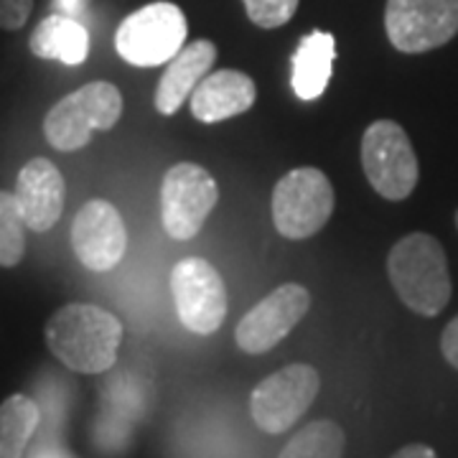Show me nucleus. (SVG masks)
<instances>
[{
  "label": "nucleus",
  "mask_w": 458,
  "mask_h": 458,
  "mask_svg": "<svg viewBox=\"0 0 458 458\" xmlns=\"http://www.w3.org/2000/svg\"><path fill=\"white\" fill-rule=\"evenodd\" d=\"M51 354L82 375H102L117 361L123 324L110 311L92 303H69L47 324Z\"/></svg>",
  "instance_id": "1"
},
{
  "label": "nucleus",
  "mask_w": 458,
  "mask_h": 458,
  "mask_svg": "<svg viewBox=\"0 0 458 458\" xmlns=\"http://www.w3.org/2000/svg\"><path fill=\"white\" fill-rule=\"evenodd\" d=\"M387 276L410 311L428 318L438 316L454 293L445 250L426 232H412L390 250Z\"/></svg>",
  "instance_id": "2"
},
{
  "label": "nucleus",
  "mask_w": 458,
  "mask_h": 458,
  "mask_svg": "<svg viewBox=\"0 0 458 458\" xmlns=\"http://www.w3.org/2000/svg\"><path fill=\"white\" fill-rule=\"evenodd\" d=\"M123 114V95L110 82H89L59 99L44 120V135L56 150H80L92 132L110 131Z\"/></svg>",
  "instance_id": "3"
},
{
  "label": "nucleus",
  "mask_w": 458,
  "mask_h": 458,
  "mask_svg": "<svg viewBox=\"0 0 458 458\" xmlns=\"http://www.w3.org/2000/svg\"><path fill=\"white\" fill-rule=\"evenodd\" d=\"M361 168L377 194L390 201L408 199L420 179V165L408 132L394 120H377L364 131Z\"/></svg>",
  "instance_id": "4"
},
{
  "label": "nucleus",
  "mask_w": 458,
  "mask_h": 458,
  "mask_svg": "<svg viewBox=\"0 0 458 458\" xmlns=\"http://www.w3.org/2000/svg\"><path fill=\"white\" fill-rule=\"evenodd\" d=\"M189 23L179 5L150 3L120 23L114 49L132 66L168 64L186 47Z\"/></svg>",
  "instance_id": "5"
},
{
  "label": "nucleus",
  "mask_w": 458,
  "mask_h": 458,
  "mask_svg": "<svg viewBox=\"0 0 458 458\" xmlns=\"http://www.w3.org/2000/svg\"><path fill=\"white\" fill-rule=\"evenodd\" d=\"M334 214V186L321 168L301 165L285 174L273 191V222L288 240H309Z\"/></svg>",
  "instance_id": "6"
},
{
  "label": "nucleus",
  "mask_w": 458,
  "mask_h": 458,
  "mask_svg": "<svg viewBox=\"0 0 458 458\" xmlns=\"http://www.w3.org/2000/svg\"><path fill=\"white\" fill-rule=\"evenodd\" d=\"M321 390V377L311 364H288L265 377L250 394V412L255 426L278 436L298 423Z\"/></svg>",
  "instance_id": "7"
},
{
  "label": "nucleus",
  "mask_w": 458,
  "mask_h": 458,
  "mask_svg": "<svg viewBox=\"0 0 458 458\" xmlns=\"http://www.w3.org/2000/svg\"><path fill=\"white\" fill-rule=\"evenodd\" d=\"M385 31L403 54L441 49L458 33V0H387Z\"/></svg>",
  "instance_id": "8"
},
{
  "label": "nucleus",
  "mask_w": 458,
  "mask_h": 458,
  "mask_svg": "<svg viewBox=\"0 0 458 458\" xmlns=\"http://www.w3.org/2000/svg\"><path fill=\"white\" fill-rule=\"evenodd\" d=\"M171 293L181 324L191 334L209 336L225 324L227 288L212 262L201 258L181 260L171 273Z\"/></svg>",
  "instance_id": "9"
},
{
  "label": "nucleus",
  "mask_w": 458,
  "mask_h": 458,
  "mask_svg": "<svg viewBox=\"0 0 458 458\" xmlns=\"http://www.w3.org/2000/svg\"><path fill=\"white\" fill-rule=\"evenodd\" d=\"M219 201L214 176L199 164H176L168 168L161 186L164 229L174 240H191L204 227Z\"/></svg>",
  "instance_id": "10"
},
{
  "label": "nucleus",
  "mask_w": 458,
  "mask_h": 458,
  "mask_svg": "<svg viewBox=\"0 0 458 458\" xmlns=\"http://www.w3.org/2000/svg\"><path fill=\"white\" fill-rule=\"evenodd\" d=\"M311 309V295L298 283H285L245 313L234 328L237 346L247 354H265L278 346Z\"/></svg>",
  "instance_id": "11"
},
{
  "label": "nucleus",
  "mask_w": 458,
  "mask_h": 458,
  "mask_svg": "<svg viewBox=\"0 0 458 458\" xmlns=\"http://www.w3.org/2000/svg\"><path fill=\"white\" fill-rule=\"evenodd\" d=\"M72 247L87 270L105 273L125 258L128 232L120 212L105 199H92L72 222Z\"/></svg>",
  "instance_id": "12"
},
{
  "label": "nucleus",
  "mask_w": 458,
  "mask_h": 458,
  "mask_svg": "<svg viewBox=\"0 0 458 458\" xmlns=\"http://www.w3.org/2000/svg\"><path fill=\"white\" fill-rule=\"evenodd\" d=\"M13 194L33 232H49L64 212V179L49 158H33L23 165Z\"/></svg>",
  "instance_id": "13"
},
{
  "label": "nucleus",
  "mask_w": 458,
  "mask_h": 458,
  "mask_svg": "<svg viewBox=\"0 0 458 458\" xmlns=\"http://www.w3.org/2000/svg\"><path fill=\"white\" fill-rule=\"evenodd\" d=\"M258 98L252 77L237 69H219L207 74L191 95V113L199 123H219L247 113Z\"/></svg>",
  "instance_id": "14"
},
{
  "label": "nucleus",
  "mask_w": 458,
  "mask_h": 458,
  "mask_svg": "<svg viewBox=\"0 0 458 458\" xmlns=\"http://www.w3.org/2000/svg\"><path fill=\"white\" fill-rule=\"evenodd\" d=\"M216 62V47L207 38L186 44L183 49L168 62L164 77L156 89V110L161 114L179 113L186 98L194 95L199 82L209 74Z\"/></svg>",
  "instance_id": "15"
},
{
  "label": "nucleus",
  "mask_w": 458,
  "mask_h": 458,
  "mask_svg": "<svg viewBox=\"0 0 458 458\" xmlns=\"http://www.w3.org/2000/svg\"><path fill=\"white\" fill-rule=\"evenodd\" d=\"M336 59V41L327 31H313L301 38L293 54V92L298 99H318L327 92Z\"/></svg>",
  "instance_id": "16"
},
{
  "label": "nucleus",
  "mask_w": 458,
  "mask_h": 458,
  "mask_svg": "<svg viewBox=\"0 0 458 458\" xmlns=\"http://www.w3.org/2000/svg\"><path fill=\"white\" fill-rule=\"evenodd\" d=\"M29 47L38 59L77 66L89 56V33L74 16L54 13L33 29Z\"/></svg>",
  "instance_id": "17"
},
{
  "label": "nucleus",
  "mask_w": 458,
  "mask_h": 458,
  "mask_svg": "<svg viewBox=\"0 0 458 458\" xmlns=\"http://www.w3.org/2000/svg\"><path fill=\"white\" fill-rule=\"evenodd\" d=\"M41 410L26 394H11L0 405V458H23L38 428Z\"/></svg>",
  "instance_id": "18"
},
{
  "label": "nucleus",
  "mask_w": 458,
  "mask_h": 458,
  "mask_svg": "<svg viewBox=\"0 0 458 458\" xmlns=\"http://www.w3.org/2000/svg\"><path fill=\"white\" fill-rule=\"evenodd\" d=\"M346 436L334 420H313L295 433L278 458H344Z\"/></svg>",
  "instance_id": "19"
},
{
  "label": "nucleus",
  "mask_w": 458,
  "mask_h": 458,
  "mask_svg": "<svg viewBox=\"0 0 458 458\" xmlns=\"http://www.w3.org/2000/svg\"><path fill=\"white\" fill-rule=\"evenodd\" d=\"M26 219L13 191L0 189V267H13L26 252Z\"/></svg>",
  "instance_id": "20"
},
{
  "label": "nucleus",
  "mask_w": 458,
  "mask_h": 458,
  "mask_svg": "<svg viewBox=\"0 0 458 458\" xmlns=\"http://www.w3.org/2000/svg\"><path fill=\"white\" fill-rule=\"evenodd\" d=\"M247 16L260 29H280L298 11V0H242Z\"/></svg>",
  "instance_id": "21"
},
{
  "label": "nucleus",
  "mask_w": 458,
  "mask_h": 458,
  "mask_svg": "<svg viewBox=\"0 0 458 458\" xmlns=\"http://www.w3.org/2000/svg\"><path fill=\"white\" fill-rule=\"evenodd\" d=\"M33 0H0V29L18 31L31 16Z\"/></svg>",
  "instance_id": "22"
},
{
  "label": "nucleus",
  "mask_w": 458,
  "mask_h": 458,
  "mask_svg": "<svg viewBox=\"0 0 458 458\" xmlns=\"http://www.w3.org/2000/svg\"><path fill=\"white\" fill-rule=\"evenodd\" d=\"M441 352L445 361L458 369V316L445 327L441 336Z\"/></svg>",
  "instance_id": "23"
},
{
  "label": "nucleus",
  "mask_w": 458,
  "mask_h": 458,
  "mask_svg": "<svg viewBox=\"0 0 458 458\" xmlns=\"http://www.w3.org/2000/svg\"><path fill=\"white\" fill-rule=\"evenodd\" d=\"M393 458H438L436 451L430 445H423V443H412V445H405L400 448Z\"/></svg>",
  "instance_id": "24"
},
{
  "label": "nucleus",
  "mask_w": 458,
  "mask_h": 458,
  "mask_svg": "<svg viewBox=\"0 0 458 458\" xmlns=\"http://www.w3.org/2000/svg\"><path fill=\"white\" fill-rule=\"evenodd\" d=\"M59 5L66 16H77L82 11V0H59Z\"/></svg>",
  "instance_id": "25"
},
{
  "label": "nucleus",
  "mask_w": 458,
  "mask_h": 458,
  "mask_svg": "<svg viewBox=\"0 0 458 458\" xmlns=\"http://www.w3.org/2000/svg\"><path fill=\"white\" fill-rule=\"evenodd\" d=\"M36 458H64V456H51V454H47V456H41V454H38V456Z\"/></svg>",
  "instance_id": "26"
},
{
  "label": "nucleus",
  "mask_w": 458,
  "mask_h": 458,
  "mask_svg": "<svg viewBox=\"0 0 458 458\" xmlns=\"http://www.w3.org/2000/svg\"><path fill=\"white\" fill-rule=\"evenodd\" d=\"M456 227H458V212H456Z\"/></svg>",
  "instance_id": "27"
}]
</instances>
